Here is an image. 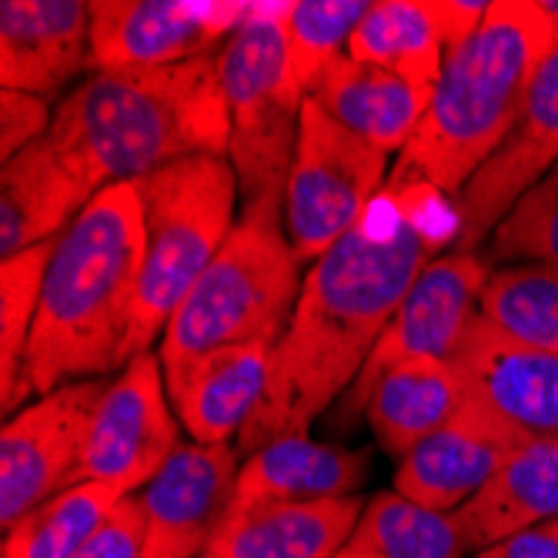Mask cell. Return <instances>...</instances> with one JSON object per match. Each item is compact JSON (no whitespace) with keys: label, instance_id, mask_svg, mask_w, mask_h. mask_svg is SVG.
<instances>
[{"label":"cell","instance_id":"19","mask_svg":"<svg viewBox=\"0 0 558 558\" xmlns=\"http://www.w3.org/2000/svg\"><path fill=\"white\" fill-rule=\"evenodd\" d=\"M341 128L359 134L381 155L409 147L428 114L435 87L401 71L338 58L308 94Z\"/></svg>","mask_w":558,"mask_h":558},{"label":"cell","instance_id":"17","mask_svg":"<svg viewBox=\"0 0 558 558\" xmlns=\"http://www.w3.org/2000/svg\"><path fill=\"white\" fill-rule=\"evenodd\" d=\"M275 351V344H231L165 368L181 428L197 445H231L268 391Z\"/></svg>","mask_w":558,"mask_h":558},{"label":"cell","instance_id":"33","mask_svg":"<svg viewBox=\"0 0 558 558\" xmlns=\"http://www.w3.org/2000/svg\"><path fill=\"white\" fill-rule=\"evenodd\" d=\"M472 558H558V522L535 525L498 545L475 551Z\"/></svg>","mask_w":558,"mask_h":558},{"label":"cell","instance_id":"8","mask_svg":"<svg viewBox=\"0 0 558 558\" xmlns=\"http://www.w3.org/2000/svg\"><path fill=\"white\" fill-rule=\"evenodd\" d=\"M388 155L304 97L298 150L284 191V234L301 265H315L354 228L388 184Z\"/></svg>","mask_w":558,"mask_h":558},{"label":"cell","instance_id":"20","mask_svg":"<svg viewBox=\"0 0 558 558\" xmlns=\"http://www.w3.org/2000/svg\"><path fill=\"white\" fill-rule=\"evenodd\" d=\"M365 512L362 495L268 501L231 512L205 555L211 558H335Z\"/></svg>","mask_w":558,"mask_h":558},{"label":"cell","instance_id":"1","mask_svg":"<svg viewBox=\"0 0 558 558\" xmlns=\"http://www.w3.org/2000/svg\"><path fill=\"white\" fill-rule=\"evenodd\" d=\"M459 234L454 197L428 181L388 174L368 211L304 275L268 391L238 435L241 459L278 438L308 435L354 385L422 271L454 251Z\"/></svg>","mask_w":558,"mask_h":558},{"label":"cell","instance_id":"29","mask_svg":"<svg viewBox=\"0 0 558 558\" xmlns=\"http://www.w3.org/2000/svg\"><path fill=\"white\" fill-rule=\"evenodd\" d=\"M368 8V0H291L288 4L284 47L304 97L338 58L348 54Z\"/></svg>","mask_w":558,"mask_h":558},{"label":"cell","instance_id":"12","mask_svg":"<svg viewBox=\"0 0 558 558\" xmlns=\"http://www.w3.org/2000/svg\"><path fill=\"white\" fill-rule=\"evenodd\" d=\"M251 8L225 0H94L87 68L141 71L211 58L251 17Z\"/></svg>","mask_w":558,"mask_h":558},{"label":"cell","instance_id":"15","mask_svg":"<svg viewBox=\"0 0 558 558\" xmlns=\"http://www.w3.org/2000/svg\"><path fill=\"white\" fill-rule=\"evenodd\" d=\"M532 441L469 395L445 428L418 441L395 469V492L432 512H459L515 448Z\"/></svg>","mask_w":558,"mask_h":558},{"label":"cell","instance_id":"7","mask_svg":"<svg viewBox=\"0 0 558 558\" xmlns=\"http://www.w3.org/2000/svg\"><path fill=\"white\" fill-rule=\"evenodd\" d=\"M288 4H255L251 17L218 50V74L231 118L228 161L244 208L284 205L298 150L304 90L284 47Z\"/></svg>","mask_w":558,"mask_h":558},{"label":"cell","instance_id":"31","mask_svg":"<svg viewBox=\"0 0 558 558\" xmlns=\"http://www.w3.org/2000/svg\"><path fill=\"white\" fill-rule=\"evenodd\" d=\"M144 538L147 525L141 498L124 495L71 558H144Z\"/></svg>","mask_w":558,"mask_h":558},{"label":"cell","instance_id":"14","mask_svg":"<svg viewBox=\"0 0 558 558\" xmlns=\"http://www.w3.org/2000/svg\"><path fill=\"white\" fill-rule=\"evenodd\" d=\"M558 168V34L525 97V105L495 155L454 197L462 234L454 251H478L519 201Z\"/></svg>","mask_w":558,"mask_h":558},{"label":"cell","instance_id":"23","mask_svg":"<svg viewBox=\"0 0 558 558\" xmlns=\"http://www.w3.org/2000/svg\"><path fill=\"white\" fill-rule=\"evenodd\" d=\"M454 519L472 551L558 522V441L532 438L515 448Z\"/></svg>","mask_w":558,"mask_h":558},{"label":"cell","instance_id":"32","mask_svg":"<svg viewBox=\"0 0 558 558\" xmlns=\"http://www.w3.org/2000/svg\"><path fill=\"white\" fill-rule=\"evenodd\" d=\"M54 124V111L44 97L24 90H0V158L11 161L24 147L44 141Z\"/></svg>","mask_w":558,"mask_h":558},{"label":"cell","instance_id":"36","mask_svg":"<svg viewBox=\"0 0 558 558\" xmlns=\"http://www.w3.org/2000/svg\"><path fill=\"white\" fill-rule=\"evenodd\" d=\"M555 171H558V168H555Z\"/></svg>","mask_w":558,"mask_h":558},{"label":"cell","instance_id":"27","mask_svg":"<svg viewBox=\"0 0 558 558\" xmlns=\"http://www.w3.org/2000/svg\"><path fill=\"white\" fill-rule=\"evenodd\" d=\"M121 498L118 488L100 482L71 485L4 532L0 558H71Z\"/></svg>","mask_w":558,"mask_h":558},{"label":"cell","instance_id":"6","mask_svg":"<svg viewBox=\"0 0 558 558\" xmlns=\"http://www.w3.org/2000/svg\"><path fill=\"white\" fill-rule=\"evenodd\" d=\"M144 268L137 281L128 365L165 335L187 291L208 271L238 218V174L228 158H184L137 181Z\"/></svg>","mask_w":558,"mask_h":558},{"label":"cell","instance_id":"22","mask_svg":"<svg viewBox=\"0 0 558 558\" xmlns=\"http://www.w3.org/2000/svg\"><path fill=\"white\" fill-rule=\"evenodd\" d=\"M90 205L87 187L64 165L47 137L24 147L0 171V251H21L54 241Z\"/></svg>","mask_w":558,"mask_h":558},{"label":"cell","instance_id":"28","mask_svg":"<svg viewBox=\"0 0 558 558\" xmlns=\"http://www.w3.org/2000/svg\"><path fill=\"white\" fill-rule=\"evenodd\" d=\"M50 244H37L14 258L0 262V395H4V415H17L31 398L24 391V365L31 331L40 304L44 271L50 258Z\"/></svg>","mask_w":558,"mask_h":558},{"label":"cell","instance_id":"25","mask_svg":"<svg viewBox=\"0 0 558 558\" xmlns=\"http://www.w3.org/2000/svg\"><path fill=\"white\" fill-rule=\"evenodd\" d=\"M472 551L454 512H432L391 492L365 501V512L335 558H465Z\"/></svg>","mask_w":558,"mask_h":558},{"label":"cell","instance_id":"4","mask_svg":"<svg viewBox=\"0 0 558 558\" xmlns=\"http://www.w3.org/2000/svg\"><path fill=\"white\" fill-rule=\"evenodd\" d=\"M555 34L538 0H495L482 27L445 54L428 114L391 178L428 181L459 197L512 131Z\"/></svg>","mask_w":558,"mask_h":558},{"label":"cell","instance_id":"9","mask_svg":"<svg viewBox=\"0 0 558 558\" xmlns=\"http://www.w3.org/2000/svg\"><path fill=\"white\" fill-rule=\"evenodd\" d=\"M178 445L181 422L168 398L165 365L155 351L137 354L97 401L77 485L100 482L121 495H137L165 469Z\"/></svg>","mask_w":558,"mask_h":558},{"label":"cell","instance_id":"13","mask_svg":"<svg viewBox=\"0 0 558 558\" xmlns=\"http://www.w3.org/2000/svg\"><path fill=\"white\" fill-rule=\"evenodd\" d=\"M241 472L238 445L181 441L137 498L144 509V558H201L231 519Z\"/></svg>","mask_w":558,"mask_h":558},{"label":"cell","instance_id":"5","mask_svg":"<svg viewBox=\"0 0 558 558\" xmlns=\"http://www.w3.org/2000/svg\"><path fill=\"white\" fill-rule=\"evenodd\" d=\"M301 262L284 234V205L241 211L225 247L171 315L158 359L165 368L231 344H281L301 294Z\"/></svg>","mask_w":558,"mask_h":558},{"label":"cell","instance_id":"34","mask_svg":"<svg viewBox=\"0 0 558 558\" xmlns=\"http://www.w3.org/2000/svg\"><path fill=\"white\" fill-rule=\"evenodd\" d=\"M538 4H542V11L555 21V27H558V0H538Z\"/></svg>","mask_w":558,"mask_h":558},{"label":"cell","instance_id":"30","mask_svg":"<svg viewBox=\"0 0 558 558\" xmlns=\"http://www.w3.org/2000/svg\"><path fill=\"white\" fill-rule=\"evenodd\" d=\"M492 258L558 268V171L542 178L492 234Z\"/></svg>","mask_w":558,"mask_h":558},{"label":"cell","instance_id":"35","mask_svg":"<svg viewBox=\"0 0 558 558\" xmlns=\"http://www.w3.org/2000/svg\"><path fill=\"white\" fill-rule=\"evenodd\" d=\"M201 558H211V555H201Z\"/></svg>","mask_w":558,"mask_h":558},{"label":"cell","instance_id":"10","mask_svg":"<svg viewBox=\"0 0 558 558\" xmlns=\"http://www.w3.org/2000/svg\"><path fill=\"white\" fill-rule=\"evenodd\" d=\"M108 385L68 381L40 395L0 432V529L11 532L37 505L77 485L87 428Z\"/></svg>","mask_w":558,"mask_h":558},{"label":"cell","instance_id":"26","mask_svg":"<svg viewBox=\"0 0 558 558\" xmlns=\"http://www.w3.org/2000/svg\"><path fill=\"white\" fill-rule=\"evenodd\" d=\"M478 318L501 338L558 354V268L509 265L488 275Z\"/></svg>","mask_w":558,"mask_h":558},{"label":"cell","instance_id":"16","mask_svg":"<svg viewBox=\"0 0 558 558\" xmlns=\"http://www.w3.org/2000/svg\"><path fill=\"white\" fill-rule=\"evenodd\" d=\"M451 362L488 412L529 438L558 441V354L515 344L475 318Z\"/></svg>","mask_w":558,"mask_h":558},{"label":"cell","instance_id":"18","mask_svg":"<svg viewBox=\"0 0 558 558\" xmlns=\"http://www.w3.org/2000/svg\"><path fill=\"white\" fill-rule=\"evenodd\" d=\"M90 64V4L4 0L0 4V84L58 97Z\"/></svg>","mask_w":558,"mask_h":558},{"label":"cell","instance_id":"24","mask_svg":"<svg viewBox=\"0 0 558 558\" xmlns=\"http://www.w3.org/2000/svg\"><path fill=\"white\" fill-rule=\"evenodd\" d=\"M469 388L454 362L418 359L391 368L368 395L365 415L378 445L404 459L418 441L445 428L465 409Z\"/></svg>","mask_w":558,"mask_h":558},{"label":"cell","instance_id":"11","mask_svg":"<svg viewBox=\"0 0 558 558\" xmlns=\"http://www.w3.org/2000/svg\"><path fill=\"white\" fill-rule=\"evenodd\" d=\"M488 275L492 262L482 258L478 251H448V255L435 258L409 298L401 301L398 315L378 338L365 368L348 388V412H362L375 385L404 362H451L478 318V301Z\"/></svg>","mask_w":558,"mask_h":558},{"label":"cell","instance_id":"3","mask_svg":"<svg viewBox=\"0 0 558 558\" xmlns=\"http://www.w3.org/2000/svg\"><path fill=\"white\" fill-rule=\"evenodd\" d=\"M141 268V191L137 181H121L94 194L50 244L24 365L27 395L128 365Z\"/></svg>","mask_w":558,"mask_h":558},{"label":"cell","instance_id":"21","mask_svg":"<svg viewBox=\"0 0 558 558\" xmlns=\"http://www.w3.org/2000/svg\"><path fill=\"white\" fill-rule=\"evenodd\" d=\"M365 475L368 451L325 445L308 435H288L241 462L231 512L268 501L348 498L362 488Z\"/></svg>","mask_w":558,"mask_h":558},{"label":"cell","instance_id":"2","mask_svg":"<svg viewBox=\"0 0 558 558\" xmlns=\"http://www.w3.org/2000/svg\"><path fill=\"white\" fill-rule=\"evenodd\" d=\"M47 141L90 197L184 158H228L231 118L218 54L171 68L90 71L61 97Z\"/></svg>","mask_w":558,"mask_h":558}]
</instances>
